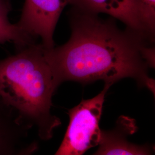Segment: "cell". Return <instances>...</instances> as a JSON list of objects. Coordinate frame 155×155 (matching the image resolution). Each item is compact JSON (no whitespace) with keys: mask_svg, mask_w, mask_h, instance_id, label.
<instances>
[{"mask_svg":"<svg viewBox=\"0 0 155 155\" xmlns=\"http://www.w3.org/2000/svg\"><path fill=\"white\" fill-rule=\"evenodd\" d=\"M75 9L68 41L58 47L45 48L56 86L68 81L82 84L103 81L112 85L130 78L154 93L155 81L148 74V69L155 66V49L147 43L150 40Z\"/></svg>","mask_w":155,"mask_h":155,"instance_id":"6da1fadb","label":"cell"},{"mask_svg":"<svg viewBox=\"0 0 155 155\" xmlns=\"http://www.w3.org/2000/svg\"><path fill=\"white\" fill-rule=\"evenodd\" d=\"M58 87L41 45H29L0 60V95L39 138L52 139L61 125L52 114V98Z\"/></svg>","mask_w":155,"mask_h":155,"instance_id":"7a4b0ae2","label":"cell"},{"mask_svg":"<svg viewBox=\"0 0 155 155\" xmlns=\"http://www.w3.org/2000/svg\"><path fill=\"white\" fill-rule=\"evenodd\" d=\"M111 86L105 84L100 94L91 99L82 100L69 110V124L55 155H83L99 145L102 133L100 120L105 95Z\"/></svg>","mask_w":155,"mask_h":155,"instance_id":"3957f363","label":"cell"},{"mask_svg":"<svg viewBox=\"0 0 155 155\" xmlns=\"http://www.w3.org/2000/svg\"><path fill=\"white\" fill-rule=\"evenodd\" d=\"M71 0H25L18 27L31 36H38L47 49L54 47V33L65 6Z\"/></svg>","mask_w":155,"mask_h":155,"instance_id":"277c9868","label":"cell"},{"mask_svg":"<svg viewBox=\"0 0 155 155\" xmlns=\"http://www.w3.org/2000/svg\"><path fill=\"white\" fill-rule=\"evenodd\" d=\"M70 3L83 11L108 15L123 22L127 29L153 41L154 35L148 28L139 0H71Z\"/></svg>","mask_w":155,"mask_h":155,"instance_id":"5b68a950","label":"cell"},{"mask_svg":"<svg viewBox=\"0 0 155 155\" xmlns=\"http://www.w3.org/2000/svg\"><path fill=\"white\" fill-rule=\"evenodd\" d=\"M31 129L0 95V155H29L35 152L37 144L28 139Z\"/></svg>","mask_w":155,"mask_h":155,"instance_id":"8992f818","label":"cell"},{"mask_svg":"<svg viewBox=\"0 0 155 155\" xmlns=\"http://www.w3.org/2000/svg\"><path fill=\"white\" fill-rule=\"evenodd\" d=\"M136 130L134 120L127 117H120L114 129L102 130L99 148L94 155H150V146L139 145L127 141V136Z\"/></svg>","mask_w":155,"mask_h":155,"instance_id":"52a82bcc","label":"cell"},{"mask_svg":"<svg viewBox=\"0 0 155 155\" xmlns=\"http://www.w3.org/2000/svg\"><path fill=\"white\" fill-rule=\"evenodd\" d=\"M9 6L0 0V43L12 42L20 47H27L33 45L32 37L18 27L9 21Z\"/></svg>","mask_w":155,"mask_h":155,"instance_id":"ba28073f","label":"cell"},{"mask_svg":"<svg viewBox=\"0 0 155 155\" xmlns=\"http://www.w3.org/2000/svg\"><path fill=\"white\" fill-rule=\"evenodd\" d=\"M143 9L148 28L154 35L155 25V0H139Z\"/></svg>","mask_w":155,"mask_h":155,"instance_id":"9c48e42d","label":"cell"}]
</instances>
